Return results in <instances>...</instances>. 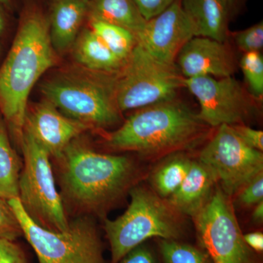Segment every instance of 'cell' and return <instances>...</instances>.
<instances>
[{
    "label": "cell",
    "instance_id": "6da1fadb",
    "mask_svg": "<svg viewBox=\"0 0 263 263\" xmlns=\"http://www.w3.org/2000/svg\"><path fill=\"white\" fill-rule=\"evenodd\" d=\"M208 124L176 99L140 108L107 138L113 149L158 158L190 149L209 134Z\"/></svg>",
    "mask_w": 263,
    "mask_h": 263
},
{
    "label": "cell",
    "instance_id": "7a4b0ae2",
    "mask_svg": "<svg viewBox=\"0 0 263 263\" xmlns=\"http://www.w3.org/2000/svg\"><path fill=\"white\" fill-rule=\"evenodd\" d=\"M55 62L47 21L39 13L27 15L0 68V109L20 142L31 90Z\"/></svg>",
    "mask_w": 263,
    "mask_h": 263
},
{
    "label": "cell",
    "instance_id": "3957f363",
    "mask_svg": "<svg viewBox=\"0 0 263 263\" xmlns=\"http://www.w3.org/2000/svg\"><path fill=\"white\" fill-rule=\"evenodd\" d=\"M60 160L66 196L74 205L95 212L119 199L137 174L136 165L127 157L98 153L72 142Z\"/></svg>",
    "mask_w": 263,
    "mask_h": 263
},
{
    "label": "cell",
    "instance_id": "277c9868",
    "mask_svg": "<svg viewBox=\"0 0 263 263\" xmlns=\"http://www.w3.org/2000/svg\"><path fill=\"white\" fill-rule=\"evenodd\" d=\"M131 202L124 214L106 220L105 230L111 251L112 263H118L132 249L151 238L181 240L184 235L181 216L153 190L135 186Z\"/></svg>",
    "mask_w": 263,
    "mask_h": 263
},
{
    "label": "cell",
    "instance_id": "5b68a950",
    "mask_svg": "<svg viewBox=\"0 0 263 263\" xmlns=\"http://www.w3.org/2000/svg\"><path fill=\"white\" fill-rule=\"evenodd\" d=\"M20 143L24 160L18 183L22 206L39 226L53 231H65L70 223L55 185L49 154L26 129Z\"/></svg>",
    "mask_w": 263,
    "mask_h": 263
},
{
    "label": "cell",
    "instance_id": "8992f818",
    "mask_svg": "<svg viewBox=\"0 0 263 263\" xmlns=\"http://www.w3.org/2000/svg\"><path fill=\"white\" fill-rule=\"evenodd\" d=\"M115 81V96L120 111L140 109L173 100L184 86L177 66L152 57L137 43Z\"/></svg>",
    "mask_w": 263,
    "mask_h": 263
},
{
    "label": "cell",
    "instance_id": "52a82bcc",
    "mask_svg": "<svg viewBox=\"0 0 263 263\" xmlns=\"http://www.w3.org/2000/svg\"><path fill=\"white\" fill-rule=\"evenodd\" d=\"M8 202L39 263H103L101 242L89 221L80 219L70 223L65 231H53L33 220L18 197Z\"/></svg>",
    "mask_w": 263,
    "mask_h": 263
},
{
    "label": "cell",
    "instance_id": "ba28073f",
    "mask_svg": "<svg viewBox=\"0 0 263 263\" xmlns=\"http://www.w3.org/2000/svg\"><path fill=\"white\" fill-rule=\"evenodd\" d=\"M41 90L64 115L89 127H110L120 121L113 81L59 78L45 82Z\"/></svg>",
    "mask_w": 263,
    "mask_h": 263
},
{
    "label": "cell",
    "instance_id": "9c48e42d",
    "mask_svg": "<svg viewBox=\"0 0 263 263\" xmlns=\"http://www.w3.org/2000/svg\"><path fill=\"white\" fill-rule=\"evenodd\" d=\"M230 197L216 188L193 218L199 245L213 263H257L246 243Z\"/></svg>",
    "mask_w": 263,
    "mask_h": 263
},
{
    "label": "cell",
    "instance_id": "30bf717a",
    "mask_svg": "<svg viewBox=\"0 0 263 263\" xmlns=\"http://www.w3.org/2000/svg\"><path fill=\"white\" fill-rule=\"evenodd\" d=\"M199 162L211 171L229 197L263 172L262 152L247 146L228 124L218 127L200 152Z\"/></svg>",
    "mask_w": 263,
    "mask_h": 263
},
{
    "label": "cell",
    "instance_id": "8fae6325",
    "mask_svg": "<svg viewBox=\"0 0 263 263\" xmlns=\"http://www.w3.org/2000/svg\"><path fill=\"white\" fill-rule=\"evenodd\" d=\"M184 86L198 100L197 116L209 127L243 124L257 110V100L233 76L184 78Z\"/></svg>",
    "mask_w": 263,
    "mask_h": 263
},
{
    "label": "cell",
    "instance_id": "7c38bea8",
    "mask_svg": "<svg viewBox=\"0 0 263 263\" xmlns=\"http://www.w3.org/2000/svg\"><path fill=\"white\" fill-rule=\"evenodd\" d=\"M194 37L196 31L193 22L183 10L181 0H176L160 14L147 21L136 40L159 61L174 65L181 48Z\"/></svg>",
    "mask_w": 263,
    "mask_h": 263
},
{
    "label": "cell",
    "instance_id": "4fadbf2b",
    "mask_svg": "<svg viewBox=\"0 0 263 263\" xmlns=\"http://www.w3.org/2000/svg\"><path fill=\"white\" fill-rule=\"evenodd\" d=\"M89 126L66 117L49 102L37 104L26 114L24 129L50 156L60 160L67 146Z\"/></svg>",
    "mask_w": 263,
    "mask_h": 263
},
{
    "label": "cell",
    "instance_id": "5bb4252c",
    "mask_svg": "<svg viewBox=\"0 0 263 263\" xmlns=\"http://www.w3.org/2000/svg\"><path fill=\"white\" fill-rule=\"evenodd\" d=\"M176 61L185 79L226 78L236 70L234 54L226 44L212 38L194 37L181 48Z\"/></svg>",
    "mask_w": 263,
    "mask_h": 263
},
{
    "label": "cell",
    "instance_id": "9a60e30c",
    "mask_svg": "<svg viewBox=\"0 0 263 263\" xmlns=\"http://www.w3.org/2000/svg\"><path fill=\"white\" fill-rule=\"evenodd\" d=\"M215 183V178L205 165L192 161L186 178L167 201L181 214L194 218L209 201Z\"/></svg>",
    "mask_w": 263,
    "mask_h": 263
},
{
    "label": "cell",
    "instance_id": "2e32d148",
    "mask_svg": "<svg viewBox=\"0 0 263 263\" xmlns=\"http://www.w3.org/2000/svg\"><path fill=\"white\" fill-rule=\"evenodd\" d=\"M181 4L193 22L196 37L226 42L230 15L221 0H181Z\"/></svg>",
    "mask_w": 263,
    "mask_h": 263
},
{
    "label": "cell",
    "instance_id": "e0dca14e",
    "mask_svg": "<svg viewBox=\"0 0 263 263\" xmlns=\"http://www.w3.org/2000/svg\"><path fill=\"white\" fill-rule=\"evenodd\" d=\"M89 7L88 0L57 2L52 11L49 26L53 48L57 51H65L73 43Z\"/></svg>",
    "mask_w": 263,
    "mask_h": 263
},
{
    "label": "cell",
    "instance_id": "ac0fdd59",
    "mask_svg": "<svg viewBox=\"0 0 263 263\" xmlns=\"http://www.w3.org/2000/svg\"><path fill=\"white\" fill-rule=\"evenodd\" d=\"M74 52L76 60L81 65L105 73L122 70L126 62L116 56L91 29L85 31L79 37Z\"/></svg>",
    "mask_w": 263,
    "mask_h": 263
},
{
    "label": "cell",
    "instance_id": "d6986e66",
    "mask_svg": "<svg viewBox=\"0 0 263 263\" xmlns=\"http://www.w3.org/2000/svg\"><path fill=\"white\" fill-rule=\"evenodd\" d=\"M90 9L91 18L127 29L136 37L146 26V21L132 0H92Z\"/></svg>",
    "mask_w": 263,
    "mask_h": 263
},
{
    "label": "cell",
    "instance_id": "ffe728a7",
    "mask_svg": "<svg viewBox=\"0 0 263 263\" xmlns=\"http://www.w3.org/2000/svg\"><path fill=\"white\" fill-rule=\"evenodd\" d=\"M192 160L182 154H174L152 174L154 191L162 198H168L186 178Z\"/></svg>",
    "mask_w": 263,
    "mask_h": 263
},
{
    "label": "cell",
    "instance_id": "44dd1931",
    "mask_svg": "<svg viewBox=\"0 0 263 263\" xmlns=\"http://www.w3.org/2000/svg\"><path fill=\"white\" fill-rule=\"evenodd\" d=\"M21 163L10 144L4 124L0 123V198L18 197Z\"/></svg>",
    "mask_w": 263,
    "mask_h": 263
},
{
    "label": "cell",
    "instance_id": "7402d4cb",
    "mask_svg": "<svg viewBox=\"0 0 263 263\" xmlns=\"http://www.w3.org/2000/svg\"><path fill=\"white\" fill-rule=\"evenodd\" d=\"M90 29L116 56L127 61L137 44L136 36L125 28L90 17Z\"/></svg>",
    "mask_w": 263,
    "mask_h": 263
},
{
    "label": "cell",
    "instance_id": "603a6c76",
    "mask_svg": "<svg viewBox=\"0 0 263 263\" xmlns=\"http://www.w3.org/2000/svg\"><path fill=\"white\" fill-rule=\"evenodd\" d=\"M158 246L162 263H213L201 247L180 240L160 239Z\"/></svg>",
    "mask_w": 263,
    "mask_h": 263
},
{
    "label": "cell",
    "instance_id": "cb8c5ba5",
    "mask_svg": "<svg viewBox=\"0 0 263 263\" xmlns=\"http://www.w3.org/2000/svg\"><path fill=\"white\" fill-rule=\"evenodd\" d=\"M240 67L245 75L250 94L256 100H262L263 96V58L260 52L243 53Z\"/></svg>",
    "mask_w": 263,
    "mask_h": 263
},
{
    "label": "cell",
    "instance_id": "d4e9b609",
    "mask_svg": "<svg viewBox=\"0 0 263 263\" xmlns=\"http://www.w3.org/2000/svg\"><path fill=\"white\" fill-rule=\"evenodd\" d=\"M233 36L235 44L243 53L260 52L263 48L262 21L249 28L233 33Z\"/></svg>",
    "mask_w": 263,
    "mask_h": 263
},
{
    "label": "cell",
    "instance_id": "484cf974",
    "mask_svg": "<svg viewBox=\"0 0 263 263\" xmlns=\"http://www.w3.org/2000/svg\"><path fill=\"white\" fill-rule=\"evenodd\" d=\"M22 235V227L8 200L0 198V239L15 240Z\"/></svg>",
    "mask_w": 263,
    "mask_h": 263
},
{
    "label": "cell",
    "instance_id": "4316f807",
    "mask_svg": "<svg viewBox=\"0 0 263 263\" xmlns=\"http://www.w3.org/2000/svg\"><path fill=\"white\" fill-rule=\"evenodd\" d=\"M236 195L238 203L243 207H251L262 201L263 172L247 183Z\"/></svg>",
    "mask_w": 263,
    "mask_h": 263
},
{
    "label": "cell",
    "instance_id": "83f0119b",
    "mask_svg": "<svg viewBox=\"0 0 263 263\" xmlns=\"http://www.w3.org/2000/svg\"><path fill=\"white\" fill-rule=\"evenodd\" d=\"M145 20L148 21L160 14L176 0H132Z\"/></svg>",
    "mask_w": 263,
    "mask_h": 263
},
{
    "label": "cell",
    "instance_id": "f1b7e54d",
    "mask_svg": "<svg viewBox=\"0 0 263 263\" xmlns=\"http://www.w3.org/2000/svg\"><path fill=\"white\" fill-rule=\"evenodd\" d=\"M233 130L236 133L247 146L254 149L262 152L263 151V132L252 129L245 124H235L231 125Z\"/></svg>",
    "mask_w": 263,
    "mask_h": 263
},
{
    "label": "cell",
    "instance_id": "f546056e",
    "mask_svg": "<svg viewBox=\"0 0 263 263\" xmlns=\"http://www.w3.org/2000/svg\"><path fill=\"white\" fill-rule=\"evenodd\" d=\"M0 263H27L23 250L14 240L0 239Z\"/></svg>",
    "mask_w": 263,
    "mask_h": 263
},
{
    "label": "cell",
    "instance_id": "4dcf8cb0",
    "mask_svg": "<svg viewBox=\"0 0 263 263\" xmlns=\"http://www.w3.org/2000/svg\"><path fill=\"white\" fill-rule=\"evenodd\" d=\"M118 263H160L157 256L148 246L141 243L132 249Z\"/></svg>",
    "mask_w": 263,
    "mask_h": 263
},
{
    "label": "cell",
    "instance_id": "1f68e13d",
    "mask_svg": "<svg viewBox=\"0 0 263 263\" xmlns=\"http://www.w3.org/2000/svg\"><path fill=\"white\" fill-rule=\"evenodd\" d=\"M246 243L252 249L254 252H262L263 251V235L259 232L247 233L243 235Z\"/></svg>",
    "mask_w": 263,
    "mask_h": 263
},
{
    "label": "cell",
    "instance_id": "d6a6232c",
    "mask_svg": "<svg viewBox=\"0 0 263 263\" xmlns=\"http://www.w3.org/2000/svg\"><path fill=\"white\" fill-rule=\"evenodd\" d=\"M252 219L254 222L262 223L263 220V200L259 202L254 208Z\"/></svg>",
    "mask_w": 263,
    "mask_h": 263
},
{
    "label": "cell",
    "instance_id": "836d02e7",
    "mask_svg": "<svg viewBox=\"0 0 263 263\" xmlns=\"http://www.w3.org/2000/svg\"><path fill=\"white\" fill-rule=\"evenodd\" d=\"M221 1L226 6L230 16L234 13L238 7V3H239V0H221Z\"/></svg>",
    "mask_w": 263,
    "mask_h": 263
},
{
    "label": "cell",
    "instance_id": "e575fe53",
    "mask_svg": "<svg viewBox=\"0 0 263 263\" xmlns=\"http://www.w3.org/2000/svg\"><path fill=\"white\" fill-rule=\"evenodd\" d=\"M5 28V23L4 20H3V17H2L1 14H0V34L3 32Z\"/></svg>",
    "mask_w": 263,
    "mask_h": 263
},
{
    "label": "cell",
    "instance_id": "d590c367",
    "mask_svg": "<svg viewBox=\"0 0 263 263\" xmlns=\"http://www.w3.org/2000/svg\"><path fill=\"white\" fill-rule=\"evenodd\" d=\"M8 1L9 0H0V3H5V4H6V3H8Z\"/></svg>",
    "mask_w": 263,
    "mask_h": 263
}]
</instances>
